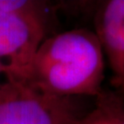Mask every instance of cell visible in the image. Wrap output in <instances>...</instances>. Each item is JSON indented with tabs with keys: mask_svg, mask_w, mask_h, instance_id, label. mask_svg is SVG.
Here are the masks:
<instances>
[{
	"mask_svg": "<svg viewBox=\"0 0 124 124\" xmlns=\"http://www.w3.org/2000/svg\"><path fill=\"white\" fill-rule=\"evenodd\" d=\"M47 25L38 18L0 10V63L8 80L21 82L41 42Z\"/></svg>",
	"mask_w": 124,
	"mask_h": 124,
	"instance_id": "3",
	"label": "cell"
},
{
	"mask_svg": "<svg viewBox=\"0 0 124 124\" xmlns=\"http://www.w3.org/2000/svg\"><path fill=\"white\" fill-rule=\"evenodd\" d=\"M103 50L95 32L78 29L46 38L21 83L61 98L98 97L105 77Z\"/></svg>",
	"mask_w": 124,
	"mask_h": 124,
	"instance_id": "1",
	"label": "cell"
},
{
	"mask_svg": "<svg viewBox=\"0 0 124 124\" xmlns=\"http://www.w3.org/2000/svg\"><path fill=\"white\" fill-rule=\"evenodd\" d=\"M95 28L113 74L112 82L124 93V0L103 2L95 16Z\"/></svg>",
	"mask_w": 124,
	"mask_h": 124,
	"instance_id": "4",
	"label": "cell"
},
{
	"mask_svg": "<svg viewBox=\"0 0 124 124\" xmlns=\"http://www.w3.org/2000/svg\"><path fill=\"white\" fill-rule=\"evenodd\" d=\"M1 73H3V66H2V64L0 63V74Z\"/></svg>",
	"mask_w": 124,
	"mask_h": 124,
	"instance_id": "8",
	"label": "cell"
},
{
	"mask_svg": "<svg viewBox=\"0 0 124 124\" xmlns=\"http://www.w3.org/2000/svg\"><path fill=\"white\" fill-rule=\"evenodd\" d=\"M0 10L32 17L46 24L52 12L48 2L36 0H0Z\"/></svg>",
	"mask_w": 124,
	"mask_h": 124,
	"instance_id": "5",
	"label": "cell"
},
{
	"mask_svg": "<svg viewBox=\"0 0 124 124\" xmlns=\"http://www.w3.org/2000/svg\"><path fill=\"white\" fill-rule=\"evenodd\" d=\"M96 106L104 113L110 124H124V98L120 94L103 91L97 97Z\"/></svg>",
	"mask_w": 124,
	"mask_h": 124,
	"instance_id": "6",
	"label": "cell"
},
{
	"mask_svg": "<svg viewBox=\"0 0 124 124\" xmlns=\"http://www.w3.org/2000/svg\"><path fill=\"white\" fill-rule=\"evenodd\" d=\"M85 124H110L107 117L104 115L98 107H95V109L88 117V119L85 122Z\"/></svg>",
	"mask_w": 124,
	"mask_h": 124,
	"instance_id": "7",
	"label": "cell"
},
{
	"mask_svg": "<svg viewBox=\"0 0 124 124\" xmlns=\"http://www.w3.org/2000/svg\"><path fill=\"white\" fill-rule=\"evenodd\" d=\"M79 98L49 95L8 79L0 83V124H85L93 111L87 112Z\"/></svg>",
	"mask_w": 124,
	"mask_h": 124,
	"instance_id": "2",
	"label": "cell"
}]
</instances>
